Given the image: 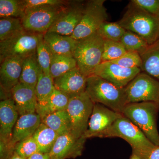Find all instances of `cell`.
<instances>
[{
  "label": "cell",
  "instance_id": "cell-1",
  "mask_svg": "<svg viewBox=\"0 0 159 159\" xmlns=\"http://www.w3.org/2000/svg\"><path fill=\"white\" fill-rule=\"evenodd\" d=\"M85 92L94 103H99L122 114L127 104L125 88H121L95 75L87 77Z\"/></svg>",
  "mask_w": 159,
  "mask_h": 159
},
{
  "label": "cell",
  "instance_id": "cell-2",
  "mask_svg": "<svg viewBox=\"0 0 159 159\" xmlns=\"http://www.w3.org/2000/svg\"><path fill=\"white\" fill-rule=\"evenodd\" d=\"M99 138H119L130 145L132 153L146 159L156 147L145 134L130 120L122 116L103 133Z\"/></svg>",
  "mask_w": 159,
  "mask_h": 159
},
{
  "label": "cell",
  "instance_id": "cell-3",
  "mask_svg": "<svg viewBox=\"0 0 159 159\" xmlns=\"http://www.w3.org/2000/svg\"><path fill=\"white\" fill-rule=\"evenodd\" d=\"M118 23L126 31L139 35L149 45L159 39V21L157 16L130 2L123 17Z\"/></svg>",
  "mask_w": 159,
  "mask_h": 159
},
{
  "label": "cell",
  "instance_id": "cell-4",
  "mask_svg": "<svg viewBox=\"0 0 159 159\" xmlns=\"http://www.w3.org/2000/svg\"><path fill=\"white\" fill-rule=\"evenodd\" d=\"M158 106L152 102L128 103L122 115L130 120L156 146H159L157 118Z\"/></svg>",
  "mask_w": 159,
  "mask_h": 159
},
{
  "label": "cell",
  "instance_id": "cell-5",
  "mask_svg": "<svg viewBox=\"0 0 159 159\" xmlns=\"http://www.w3.org/2000/svg\"><path fill=\"white\" fill-rule=\"evenodd\" d=\"M104 39L96 33L77 40L72 56L80 70L86 76L93 74L96 68L102 62Z\"/></svg>",
  "mask_w": 159,
  "mask_h": 159
},
{
  "label": "cell",
  "instance_id": "cell-6",
  "mask_svg": "<svg viewBox=\"0 0 159 159\" xmlns=\"http://www.w3.org/2000/svg\"><path fill=\"white\" fill-rule=\"evenodd\" d=\"M43 34L25 30L0 41V62L9 57L24 59L36 54L38 45Z\"/></svg>",
  "mask_w": 159,
  "mask_h": 159
},
{
  "label": "cell",
  "instance_id": "cell-7",
  "mask_svg": "<svg viewBox=\"0 0 159 159\" xmlns=\"http://www.w3.org/2000/svg\"><path fill=\"white\" fill-rule=\"evenodd\" d=\"M69 2L62 6H45L27 9L22 19L24 29L30 32L45 34L66 9Z\"/></svg>",
  "mask_w": 159,
  "mask_h": 159
},
{
  "label": "cell",
  "instance_id": "cell-8",
  "mask_svg": "<svg viewBox=\"0 0 159 159\" xmlns=\"http://www.w3.org/2000/svg\"><path fill=\"white\" fill-rule=\"evenodd\" d=\"M94 103L86 93L70 99L67 107L70 122V133L77 138H83L87 129Z\"/></svg>",
  "mask_w": 159,
  "mask_h": 159
},
{
  "label": "cell",
  "instance_id": "cell-9",
  "mask_svg": "<svg viewBox=\"0 0 159 159\" xmlns=\"http://www.w3.org/2000/svg\"><path fill=\"white\" fill-rule=\"evenodd\" d=\"M105 2L104 0H92L86 3L82 18L71 37L79 40L97 33L108 17L104 6Z\"/></svg>",
  "mask_w": 159,
  "mask_h": 159
},
{
  "label": "cell",
  "instance_id": "cell-10",
  "mask_svg": "<svg viewBox=\"0 0 159 159\" xmlns=\"http://www.w3.org/2000/svg\"><path fill=\"white\" fill-rule=\"evenodd\" d=\"M127 104L152 102L159 108V81L141 72L125 88Z\"/></svg>",
  "mask_w": 159,
  "mask_h": 159
},
{
  "label": "cell",
  "instance_id": "cell-11",
  "mask_svg": "<svg viewBox=\"0 0 159 159\" xmlns=\"http://www.w3.org/2000/svg\"><path fill=\"white\" fill-rule=\"evenodd\" d=\"M122 116V114L112 110L105 106L94 103L87 129L83 138L86 139L94 137L99 138Z\"/></svg>",
  "mask_w": 159,
  "mask_h": 159
},
{
  "label": "cell",
  "instance_id": "cell-12",
  "mask_svg": "<svg viewBox=\"0 0 159 159\" xmlns=\"http://www.w3.org/2000/svg\"><path fill=\"white\" fill-rule=\"evenodd\" d=\"M85 4L81 2H69L62 13L57 18L48 32L70 36L82 18Z\"/></svg>",
  "mask_w": 159,
  "mask_h": 159
},
{
  "label": "cell",
  "instance_id": "cell-13",
  "mask_svg": "<svg viewBox=\"0 0 159 159\" xmlns=\"http://www.w3.org/2000/svg\"><path fill=\"white\" fill-rule=\"evenodd\" d=\"M141 72L139 68H126L111 61H105L96 68L93 75L119 87L125 88Z\"/></svg>",
  "mask_w": 159,
  "mask_h": 159
},
{
  "label": "cell",
  "instance_id": "cell-14",
  "mask_svg": "<svg viewBox=\"0 0 159 159\" xmlns=\"http://www.w3.org/2000/svg\"><path fill=\"white\" fill-rule=\"evenodd\" d=\"M86 139H77L71 133L59 135L49 152L51 159L75 158L82 154Z\"/></svg>",
  "mask_w": 159,
  "mask_h": 159
},
{
  "label": "cell",
  "instance_id": "cell-15",
  "mask_svg": "<svg viewBox=\"0 0 159 159\" xmlns=\"http://www.w3.org/2000/svg\"><path fill=\"white\" fill-rule=\"evenodd\" d=\"M87 77L77 67L54 79L55 89L69 98L85 93Z\"/></svg>",
  "mask_w": 159,
  "mask_h": 159
},
{
  "label": "cell",
  "instance_id": "cell-16",
  "mask_svg": "<svg viewBox=\"0 0 159 159\" xmlns=\"http://www.w3.org/2000/svg\"><path fill=\"white\" fill-rule=\"evenodd\" d=\"M19 116L36 112L38 101L35 89L19 83L11 91Z\"/></svg>",
  "mask_w": 159,
  "mask_h": 159
},
{
  "label": "cell",
  "instance_id": "cell-17",
  "mask_svg": "<svg viewBox=\"0 0 159 159\" xmlns=\"http://www.w3.org/2000/svg\"><path fill=\"white\" fill-rule=\"evenodd\" d=\"M24 59L20 57L6 58L1 62V88L11 94V91L20 83Z\"/></svg>",
  "mask_w": 159,
  "mask_h": 159
},
{
  "label": "cell",
  "instance_id": "cell-18",
  "mask_svg": "<svg viewBox=\"0 0 159 159\" xmlns=\"http://www.w3.org/2000/svg\"><path fill=\"white\" fill-rule=\"evenodd\" d=\"M19 115L11 98L0 102V140L11 144L12 133Z\"/></svg>",
  "mask_w": 159,
  "mask_h": 159
},
{
  "label": "cell",
  "instance_id": "cell-19",
  "mask_svg": "<svg viewBox=\"0 0 159 159\" xmlns=\"http://www.w3.org/2000/svg\"><path fill=\"white\" fill-rule=\"evenodd\" d=\"M41 122V118L36 112L19 116L12 130L11 146L14 148L16 144L33 137Z\"/></svg>",
  "mask_w": 159,
  "mask_h": 159
},
{
  "label": "cell",
  "instance_id": "cell-20",
  "mask_svg": "<svg viewBox=\"0 0 159 159\" xmlns=\"http://www.w3.org/2000/svg\"><path fill=\"white\" fill-rule=\"evenodd\" d=\"M43 39L51 53L54 55L72 56L77 42L71 36L52 32H47L44 34Z\"/></svg>",
  "mask_w": 159,
  "mask_h": 159
},
{
  "label": "cell",
  "instance_id": "cell-21",
  "mask_svg": "<svg viewBox=\"0 0 159 159\" xmlns=\"http://www.w3.org/2000/svg\"><path fill=\"white\" fill-rule=\"evenodd\" d=\"M140 55L142 61L141 70L159 81V39L148 46Z\"/></svg>",
  "mask_w": 159,
  "mask_h": 159
},
{
  "label": "cell",
  "instance_id": "cell-22",
  "mask_svg": "<svg viewBox=\"0 0 159 159\" xmlns=\"http://www.w3.org/2000/svg\"><path fill=\"white\" fill-rule=\"evenodd\" d=\"M42 72L36 54L26 57L23 60L20 83L35 89Z\"/></svg>",
  "mask_w": 159,
  "mask_h": 159
},
{
  "label": "cell",
  "instance_id": "cell-23",
  "mask_svg": "<svg viewBox=\"0 0 159 159\" xmlns=\"http://www.w3.org/2000/svg\"><path fill=\"white\" fill-rule=\"evenodd\" d=\"M54 89V79L51 75L44 74L42 71L35 88L38 101L36 113L39 115L47 105Z\"/></svg>",
  "mask_w": 159,
  "mask_h": 159
},
{
  "label": "cell",
  "instance_id": "cell-24",
  "mask_svg": "<svg viewBox=\"0 0 159 159\" xmlns=\"http://www.w3.org/2000/svg\"><path fill=\"white\" fill-rule=\"evenodd\" d=\"M41 119L42 123L56 132L59 135L70 132V122L66 110L48 114Z\"/></svg>",
  "mask_w": 159,
  "mask_h": 159
},
{
  "label": "cell",
  "instance_id": "cell-25",
  "mask_svg": "<svg viewBox=\"0 0 159 159\" xmlns=\"http://www.w3.org/2000/svg\"><path fill=\"white\" fill-rule=\"evenodd\" d=\"M59 136L56 132L41 122L33 137L38 146L39 152L49 153Z\"/></svg>",
  "mask_w": 159,
  "mask_h": 159
},
{
  "label": "cell",
  "instance_id": "cell-26",
  "mask_svg": "<svg viewBox=\"0 0 159 159\" xmlns=\"http://www.w3.org/2000/svg\"><path fill=\"white\" fill-rule=\"evenodd\" d=\"M77 67V62L73 56L53 54L50 67V74L54 79Z\"/></svg>",
  "mask_w": 159,
  "mask_h": 159
},
{
  "label": "cell",
  "instance_id": "cell-27",
  "mask_svg": "<svg viewBox=\"0 0 159 159\" xmlns=\"http://www.w3.org/2000/svg\"><path fill=\"white\" fill-rule=\"evenodd\" d=\"M70 98L65 94L54 89L49 98L48 103L39 114L43 119L47 115L58 111L66 110Z\"/></svg>",
  "mask_w": 159,
  "mask_h": 159
},
{
  "label": "cell",
  "instance_id": "cell-28",
  "mask_svg": "<svg viewBox=\"0 0 159 159\" xmlns=\"http://www.w3.org/2000/svg\"><path fill=\"white\" fill-rule=\"evenodd\" d=\"M22 19L18 18H2L0 20V41L25 31Z\"/></svg>",
  "mask_w": 159,
  "mask_h": 159
},
{
  "label": "cell",
  "instance_id": "cell-29",
  "mask_svg": "<svg viewBox=\"0 0 159 159\" xmlns=\"http://www.w3.org/2000/svg\"><path fill=\"white\" fill-rule=\"evenodd\" d=\"M119 42L126 51L137 52L140 54L143 53L149 46L139 35L129 31H125Z\"/></svg>",
  "mask_w": 159,
  "mask_h": 159
},
{
  "label": "cell",
  "instance_id": "cell-30",
  "mask_svg": "<svg viewBox=\"0 0 159 159\" xmlns=\"http://www.w3.org/2000/svg\"><path fill=\"white\" fill-rule=\"evenodd\" d=\"M25 9L21 1L19 0H0V17H14L22 19Z\"/></svg>",
  "mask_w": 159,
  "mask_h": 159
},
{
  "label": "cell",
  "instance_id": "cell-31",
  "mask_svg": "<svg viewBox=\"0 0 159 159\" xmlns=\"http://www.w3.org/2000/svg\"><path fill=\"white\" fill-rule=\"evenodd\" d=\"M126 30L118 23L104 22L97 31L104 40L119 42Z\"/></svg>",
  "mask_w": 159,
  "mask_h": 159
},
{
  "label": "cell",
  "instance_id": "cell-32",
  "mask_svg": "<svg viewBox=\"0 0 159 159\" xmlns=\"http://www.w3.org/2000/svg\"><path fill=\"white\" fill-rule=\"evenodd\" d=\"M126 52L120 42L104 40L102 62L113 61L121 57Z\"/></svg>",
  "mask_w": 159,
  "mask_h": 159
},
{
  "label": "cell",
  "instance_id": "cell-33",
  "mask_svg": "<svg viewBox=\"0 0 159 159\" xmlns=\"http://www.w3.org/2000/svg\"><path fill=\"white\" fill-rule=\"evenodd\" d=\"M36 54L38 61L43 73L47 75H51L50 67L53 54L45 43L43 35L40 39L38 45Z\"/></svg>",
  "mask_w": 159,
  "mask_h": 159
},
{
  "label": "cell",
  "instance_id": "cell-34",
  "mask_svg": "<svg viewBox=\"0 0 159 159\" xmlns=\"http://www.w3.org/2000/svg\"><path fill=\"white\" fill-rule=\"evenodd\" d=\"M121 66L126 68H141L142 61L139 53L132 51H127L125 54L118 59L111 61Z\"/></svg>",
  "mask_w": 159,
  "mask_h": 159
},
{
  "label": "cell",
  "instance_id": "cell-35",
  "mask_svg": "<svg viewBox=\"0 0 159 159\" xmlns=\"http://www.w3.org/2000/svg\"><path fill=\"white\" fill-rule=\"evenodd\" d=\"M14 150L19 155L26 159L39 152L38 146L33 137L16 144Z\"/></svg>",
  "mask_w": 159,
  "mask_h": 159
},
{
  "label": "cell",
  "instance_id": "cell-36",
  "mask_svg": "<svg viewBox=\"0 0 159 159\" xmlns=\"http://www.w3.org/2000/svg\"><path fill=\"white\" fill-rule=\"evenodd\" d=\"M130 2L134 6L155 16L159 11V0H132Z\"/></svg>",
  "mask_w": 159,
  "mask_h": 159
},
{
  "label": "cell",
  "instance_id": "cell-37",
  "mask_svg": "<svg viewBox=\"0 0 159 159\" xmlns=\"http://www.w3.org/2000/svg\"><path fill=\"white\" fill-rule=\"evenodd\" d=\"M25 11L27 9L45 6H62L69 2L61 0H22Z\"/></svg>",
  "mask_w": 159,
  "mask_h": 159
},
{
  "label": "cell",
  "instance_id": "cell-38",
  "mask_svg": "<svg viewBox=\"0 0 159 159\" xmlns=\"http://www.w3.org/2000/svg\"><path fill=\"white\" fill-rule=\"evenodd\" d=\"M27 159H51L50 154L48 153H42L38 152L36 153L29 157Z\"/></svg>",
  "mask_w": 159,
  "mask_h": 159
},
{
  "label": "cell",
  "instance_id": "cell-39",
  "mask_svg": "<svg viewBox=\"0 0 159 159\" xmlns=\"http://www.w3.org/2000/svg\"><path fill=\"white\" fill-rule=\"evenodd\" d=\"M146 159H159V146H156Z\"/></svg>",
  "mask_w": 159,
  "mask_h": 159
},
{
  "label": "cell",
  "instance_id": "cell-40",
  "mask_svg": "<svg viewBox=\"0 0 159 159\" xmlns=\"http://www.w3.org/2000/svg\"><path fill=\"white\" fill-rule=\"evenodd\" d=\"M3 159H27L19 155L14 150Z\"/></svg>",
  "mask_w": 159,
  "mask_h": 159
},
{
  "label": "cell",
  "instance_id": "cell-41",
  "mask_svg": "<svg viewBox=\"0 0 159 159\" xmlns=\"http://www.w3.org/2000/svg\"><path fill=\"white\" fill-rule=\"evenodd\" d=\"M129 159H141L138 156L135 154L132 153Z\"/></svg>",
  "mask_w": 159,
  "mask_h": 159
},
{
  "label": "cell",
  "instance_id": "cell-42",
  "mask_svg": "<svg viewBox=\"0 0 159 159\" xmlns=\"http://www.w3.org/2000/svg\"><path fill=\"white\" fill-rule=\"evenodd\" d=\"M156 16L157 17V18L158 20L159 21V11L158 13H157V15Z\"/></svg>",
  "mask_w": 159,
  "mask_h": 159
}]
</instances>
